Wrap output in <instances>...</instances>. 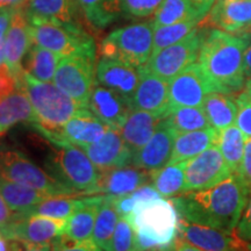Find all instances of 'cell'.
<instances>
[{"instance_id":"obj_1","label":"cell","mask_w":251,"mask_h":251,"mask_svg":"<svg viewBox=\"0 0 251 251\" xmlns=\"http://www.w3.org/2000/svg\"><path fill=\"white\" fill-rule=\"evenodd\" d=\"M251 190L238 174L215 186L185 192L171 200L179 218L233 235L243 214Z\"/></svg>"},{"instance_id":"obj_2","label":"cell","mask_w":251,"mask_h":251,"mask_svg":"<svg viewBox=\"0 0 251 251\" xmlns=\"http://www.w3.org/2000/svg\"><path fill=\"white\" fill-rule=\"evenodd\" d=\"M248 46L243 37L220 29H212L202 37L198 63L216 92L230 94L242 89Z\"/></svg>"},{"instance_id":"obj_3","label":"cell","mask_w":251,"mask_h":251,"mask_svg":"<svg viewBox=\"0 0 251 251\" xmlns=\"http://www.w3.org/2000/svg\"><path fill=\"white\" fill-rule=\"evenodd\" d=\"M18 80L19 89L26 92L35 114L33 127L48 140L57 136L70 119L90 111L55 84L37 80L25 71L19 75Z\"/></svg>"},{"instance_id":"obj_4","label":"cell","mask_w":251,"mask_h":251,"mask_svg":"<svg viewBox=\"0 0 251 251\" xmlns=\"http://www.w3.org/2000/svg\"><path fill=\"white\" fill-rule=\"evenodd\" d=\"M126 219L134 228V251H159L174 246L179 214L174 202L158 198L141 202Z\"/></svg>"},{"instance_id":"obj_5","label":"cell","mask_w":251,"mask_h":251,"mask_svg":"<svg viewBox=\"0 0 251 251\" xmlns=\"http://www.w3.org/2000/svg\"><path fill=\"white\" fill-rule=\"evenodd\" d=\"M52 143L47 158L49 174L75 192L96 194L100 171L84 150L64 141Z\"/></svg>"},{"instance_id":"obj_6","label":"cell","mask_w":251,"mask_h":251,"mask_svg":"<svg viewBox=\"0 0 251 251\" xmlns=\"http://www.w3.org/2000/svg\"><path fill=\"white\" fill-rule=\"evenodd\" d=\"M29 30L33 43L61 56H83L96 58L94 41L77 24H59L54 21L30 20Z\"/></svg>"},{"instance_id":"obj_7","label":"cell","mask_w":251,"mask_h":251,"mask_svg":"<svg viewBox=\"0 0 251 251\" xmlns=\"http://www.w3.org/2000/svg\"><path fill=\"white\" fill-rule=\"evenodd\" d=\"M153 49L152 23L134 24L112 31L100 45L101 57L117 59L141 68L147 64Z\"/></svg>"},{"instance_id":"obj_8","label":"cell","mask_w":251,"mask_h":251,"mask_svg":"<svg viewBox=\"0 0 251 251\" xmlns=\"http://www.w3.org/2000/svg\"><path fill=\"white\" fill-rule=\"evenodd\" d=\"M0 178L49 194H75L74 190L55 179L17 149L0 148Z\"/></svg>"},{"instance_id":"obj_9","label":"cell","mask_w":251,"mask_h":251,"mask_svg":"<svg viewBox=\"0 0 251 251\" xmlns=\"http://www.w3.org/2000/svg\"><path fill=\"white\" fill-rule=\"evenodd\" d=\"M202 37L196 28L179 42L152 52L149 61L143 67L163 79L170 80L188 65L196 63Z\"/></svg>"},{"instance_id":"obj_10","label":"cell","mask_w":251,"mask_h":251,"mask_svg":"<svg viewBox=\"0 0 251 251\" xmlns=\"http://www.w3.org/2000/svg\"><path fill=\"white\" fill-rule=\"evenodd\" d=\"M94 75V59L70 56L61 58L52 81L78 103L89 107L91 93L96 85Z\"/></svg>"},{"instance_id":"obj_11","label":"cell","mask_w":251,"mask_h":251,"mask_svg":"<svg viewBox=\"0 0 251 251\" xmlns=\"http://www.w3.org/2000/svg\"><path fill=\"white\" fill-rule=\"evenodd\" d=\"M231 174L219 147L214 144L186 161L184 193L215 186Z\"/></svg>"},{"instance_id":"obj_12","label":"cell","mask_w":251,"mask_h":251,"mask_svg":"<svg viewBox=\"0 0 251 251\" xmlns=\"http://www.w3.org/2000/svg\"><path fill=\"white\" fill-rule=\"evenodd\" d=\"M216 92L199 63H193L169 80L170 109L201 107L207 94Z\"/></svg>"},{"instance_id":"obj_13","label":"cell","mask_w":251,"mask_h":251,"mask_svg":"<svg viewBox=\"0 0 251 251\" xmlns=\"http://www.w3.org/2000/svg\"><path fill=\"white\" fill-rule=\"evenodd\" d=\"M67 220L39 214H17L14 221L1 231L8 240L33 244H52L64 234Z\"/></svg>"},{"instance_id":"obj_14","label":"cell","mask_w":251,"mask_h":251,"mask_svg":"<svg viewBox=\"0 0 251 251\" xmlns=\"http://www.w3.org/2000/svg\"><path fill=\"white\" fill-rule=\"evenodd\" d=\"M97 166L99 171L111 170L131 164L134 152L122 139L120 130L111 128L97 142L80 148Z\"/></svg>"},{"instance_id":"obj_15","label":"cell","mask_w":251,"mask_h":251,"mask_svg":"<svg viewBox=\"0 0 251 251\" xmlns=\"http://www.w3.org/2000/svg\"><path fill=\"white\" fill-rule=\"evenodd\" d=\"M139 72L140 80L131 98L133 109L147 111L165 118L170 112L169 80L158 77L144 67L139 68Z\"/></svg>"},{"instance_id":"obj_16","label":"cell","mask_w":251,"mask_h":251,"mask_svg":"<svg viewBox=\"0 0 251 251\" xmlns=\"http://www.w3.org/2000/svg\"><path fill=\"white\" fill-rule=\"evenodd\" d=\"M87 106L94 117L118 130L121 129L133 111L129 99L98 83L93 87Z\"/></svg>"},{"instance_id":"obj_17","label":"cell","mask_w":251,"mask_h":251,"mask_svg":"<svg viewBox=\"0 0 251 251\" xmlns=\"http://www.w3.org/2000/svg\"><path fill=\"white\" fill-rule=\"evenodd\" d=\"M175 137V131L163 119L148 143L134 153L131 164L150 174L161 170L170 161Z\"/></svg>"},{"instance_id":"obj_18","label":"cell","mask_w":251,"mask_h":251,"mask_svg":"<svg viewBox=\"0 0 251 251\" xmlns=\"http://www.w3.org/2000/svg\"><path fill=\"white\" fill-rule=\"evenodd\" d=\"M33 45L29 23L24 11L15 9L12 17L11 26L4 39L6 64L15 77L24 71L23 63Z\"/></svg>"},{"instance_id":"obj_19","label":"cell","mask_w":251,"mask_h":251,"mask_svg":"<svg viewBox=\"0 0 251 251\" xmlns=\"http://www.w3.org/2000/svg\"><path fill=\"white\" fill-rule=\"evenodd\" d=\"M140 80L139 68L117 59L101 57L96 68V81L117 91L131 101Z\"/></svg>"},{"instance_id":"obj_20","label":"cell","mask_w":251,"mask_h":251,"mask_svg":"<svg viewBox=\"0 0 251 251\" xmlns=\"http://www.w3.org/2000/svg\"><path fill=\"white\" fill-rule=\"evenodd\" d=\"M148 180H150V172L133 164L100 171L96 194L102 193L103 196L122 197L147 184Z\"/></svg>"},{"instance_id":"obj_21","label":"cell","mask_w":251,"mask_h":251,"mask_svg":"<svg viewBox=\"0 0 251 251\" xmlns=\"http://www.w3.org/2000/svg\"><path fill=\"white\" fill-rule=\"evenodd\" d=\"M205 18L209 26L237 34L251 25V0H216Z\"/></svg>"},{"instance_id":"obj_22","label":"cell","mask_w":251,"mask_h":251,"mask_svg":"<svg viewBox=\"0 0 251 251\" xmlns=\"http://www.w3.org/2000/svg\"><path fill=\"white\" fill-rule=\"evenodd\" d=\"M178 236L203 251H241L230 235L179 218Z\"/></svg>"},{"instance_id":"obj_23","label":"cell","mask_w":251,"mask_h":251,"mask_svg":"<svg viewBox=\"0 0 251 251\" xmlns=\"http://www.w3.org/2000/svg\"><path fill=\"white\" fill-rule=\"evenodd\" d=\"M109 129V126L94 117L92 112L87 111L70 119L57 136L48 141H64L81 148L99 141Z\"/></svg>"},{"instance_id":"obj_24","label":"cell","mask_w":251,"mask_h":251,"mask_svg":"<svg viewBox=\"0 0 251 251\" xmlns=\"http://www.w3.org/2000/svg\"><path fill=\"white\" fill-rule=\"evenodd\" d=\"M164 117L147 111L133 109L122 126L120 133L134 153L146 146Z\"/></svg>"},{"instance_id":"obj_25","label":"cell","mask_w":251,"mask_h":251,"mask_svg":"<svg viewBox=\"0 0 251 251\" xmlns=\"http://www.w3.org/2000/svg\"><path fill=\"white\" fill-rule=\"evenodd\" d=\"M21 122H36L30 100L24 90L19 89L0 99V137Z\"/></svg>"},{"instance_id":"obj_26","label":"cell","mask_w":251,"mask_h":251,"mask_svg":"<svg viewBox=\"0 0 251 251\" xmlns=\"http://www.w3.org/2000/svg\"><path fill=\"white\" fill-rule=\"evenodd\" d=\"M216 139L218 130L213 127L176 135L169 164H176L193 158L194 156L205 151L207 148L214 146Z\"/></svg>"},{"instance_id":"obj_27","label":"cell","mask_w":251,"mask_h":251,"mask_svg":"<svg viewBox=\"0 0 251 251\" xmlns=\"http://www.w3.org/2000/svg\"><path fill=\"white\" fill-rule=\"evenodd\" d=\"M103 199V196L89 197L86 205L75 212L67 220L64 228L65 236L74 241H87L92 238L94 224L99 206Z\"/></svg>"},{"instance_id":"obj_28","label":"cell","mask_w":251,"mask_h":251,"mask_svg":"<svg viewBox=\"0 0 251 251\" xmlns=\"http://www.w3.org/2000/svg\"><path fill=\"white\" fill-rule=\"evenodd\" d=\"M0 193L4 197L9 208L17 214H26L37 203L42 202L50 196H54L43 191L13 183L4 178H0Z\"/></svg>"},{"instance_id":"obj_29","label":"cell","mask_w":251,"mask_h":251,"mask_svg":"<svg viewBox=\"0 0 251 251\" xmlns=\"http://www.w3.org/2000/svg\"><path fill=\"white\" fill-rule=\"evenodd\" d=\"M201 107L211 127L215 128L216 130L225 129L236 121V99L234 100L227 93L212 92L207 94Z\"/></svg>"},{"instance_id":"obj_30","label":"cell","mask_w":251,"mask_h":251,"mask_svg":"<svg viewBox=\"0 0 251 251\" xmlns=\"http://www.w3.org/2000/svg\"><path fill=\"white\" fill-rule=\"evenodd\" d=\"M84 18L98 29L111 26L124 13L122 0H75Z\"/></svg>"},{"instance_id":"obj_31","label":"cell","mask_w":251,"mask_h":251,"mask_svg":"<svg viewBox=\"0 0 251 251\" xmlns=\"http://www.w3.org/2000/svg\"><path fill=\"white\" fill-rule=\"evenodd\" d=\"M25 14L28 21L42 20L68 25L76 24L72 17L70 0H27Z\"/></svg>"},{"instance_id":"obj_32","label":"cell","mask_w":251,"mask_h":251,"mask_svg":"<svg viewBox=\"0 0 251 251\" xmlns=\"http://www.w3.org/2000/svg\"><path fill=\"white\" fill-rule=\"evenodd\" d=\"M61 58L55 52L33 43L23 63L24 71L37 80L51 83Z\"/></svg>"},{"instance_id":"obj_33","label":"cell","mask_w":251,"mask_h":251,"mask_svg":"<svg viewBox=\"0 0 251 251\" xmlns=\"http://www.w3.org/2000/svg\"><path fill=\"white\" fill-rule=\"evenodd\" d=\"M120 219L117 208H115L113 198L103 196V199L99 206L96 224L92 234V240L97 246L103 251H112V240Z\"/></svg>"},{"instance_id":"obj_34","label":"cell","mask_w":251,"mask_h":251,"mask_svg":"<svg viewBox=\"0 0 251 251\" xmlns=\"http://www.w3.org/2000/svg\"><path fill=\"white\" fill-rule=\"evenodd\" d=\"M205 18L198 11L190 0H163L156 9L152 26H169L178 23L191 20H200Z\"/></svg>"},{"instance_id":"obj_35","label":"cell","mask_w":251,"mask_h":251,"mask_svg":"<svg viewBox=\"0 0 251 251\" xmlns=\"http://www.w3.org/2000/svg\"><path fill=\"white\" fill-rule=\"evenodd\" d=\"M215 144L219 147L231 172L238 174L243 161L244 146H246V135L243 134V131L236 125H231L225 129L218 130V139Z\"/></svg>"},{"instance_id":"obj_36","label":"cell","mask_w":251,"mask_h":251,"mask_svg":"<svg viewBox=\"0 0 251 251\" xmlns=\"http://www.w3.org/2000/svg\"><path fill=\"white\" fill-rule=\"evenodd\" d=\"M87 200L89 198L75 199L70 197V194H54L34 206L26 214H39L48 218L68 220L75 212L85 206Z\"/></svg>"},{"instance_id":"obj_37","label":"cell","mask_w":251,"mask_h":251,"mask_svg":"<svg viewBox=\"0 0 251 251\" xmlns=\"http://www.w3.org/2000/svg\"><path fill=\"white\" fill-rule=\"evenodd\" d=\"M185 164L186 161L168 164L150 174L151 184L163 198H175L184 193Z\"/></svg>"},{"instance_id":"obj_38","label":"cell","mask_w":251,"mask_h":251,"mask_svg":"<svg viewBox=\"0 0 251 251\" xmlns=\"http://www.w3.org/2000/svg\"><path fill=\"white\" fill-rule=\"evenodd\" d=\"M164 120L176 135L211 127L202 107L172 108L164 118Z\"/></svg>"},{"instance_id":"obj_39","label":"cell","mask_w":251,"mask_h":251,"mask_svg":"<svg viewBox=\"0 0 251 251\" xmlns=\"http://www.w3.org/2000/svg\"><path fill=\"white\" fill-rule=\"evenodd\" d=\"M200 20H191L178 23L169 26L153 27V49L152 52L159 51L166 47L175 45L185 39L191 31L196 29Z\"/></svg>"},{"instance_id":"obj_40","label":"cell","mask_w":251,"mask_h":251,"mask_svg":"<svg viewBox=\"0 0 251 251\" xmlns=\"http://www.w3.org/2000/svg\"><path fill=\"white\" fill-rule=\"evenodd\" d=\"M113 202H114L115 208L120 216L126 218L127 215H129L131 211L139 205L141 202H147L151 201V200L158 199V198H163L159 194L158 191L153 187L152 184H144L142 186L133 191L131 193L126 194L122 197H112Z\"/></svg>"},{"instance_id":"obj_41","label":"cell","mask_w":251,"mask_h":251,"mask_svg":"<svg viewBox=\"0 0 251 251\" xmlns=\"http://www.w3.org/2000/svg\"><path fill=\"white\" fill-rule=\"evenodd\" d=\"M112 251H134V228L124 216L119 219L113 235Z\"/></svg>"},{"instance_id":"obj_42","label":"cell","mask_w":251,"mask_h":251,"mask_svg":"<svg viewBox=\"0 0 251 251\" xmlns=\"http://www.w3.org/2000/svg\"><path fill=\"white\" fill-rule=\"evenodd\" d=\"M163 0H122L124 12L133 17H148L155 13Z\"/></svg>"},{"instance_id":"obj_43","label":"cell","mask_w":251,"mask_h":251,"mask_svg":"<svg viewBox=\"0 0 251 251\" xmlns=\"http://www.w3.org/2000/svg\"><path fill=\"white\" fill-rule=\"evenodd\" d=\"M237 117L235 124L246 136L251 137V99L246 92L236 98Z\"/></svg>"},{"instance_id":"obj_44","label":"cell","mask_w":251,"mask_h":251,"mask_svg":"<svg viewBox=\"0 0 251 251\" xmlns=\"http://www.w3.org/2000/svg\"><path fill=\"white\" fill-rule=\"evenodd\" d=\"M52 251H103L101 248L97 246L94 241H74L71 238L62 235L58 240L52 243Z\"/></svg>"},{"instance_id":"obj_45","label":"cell","mask_w":251,"mask_h":251,"mask_svg":"<svg viewBox=\"0 0 251 251\" xmlns=\"http://www.w3.org/2000/svg\"><path fill=\"white\" fill-rule=\"evenodd\" d=\"M19 90L18 78L12 74L7 64L0 65V99Z\"/></svg>"},{"instance_id":"obj_46","label":"cell","mask_w":251,"mask_h":251,"mask_svg":"<svg viewBox=\"0 0 251 251\" xmlns=\"http://www.w3.org/2000/svg\"><path fill=\"white\" fill-rule=\"evenodd\" d=\"M236 235L243 242H251V193L248 203L236 227Z\"/></svg>"},{"instance_id":"obj_47","label":"cell","mask_w":251,"mask_h":251,"mask_svg":"<svg viewBox=\"0 0 251 251\" xmlns=\"http://www.w3.org/2000/svg\"><path fill=\"white\" fill-rule=\"evenodd\" d=\"M238 175L244 180L251 190V137L246 136V146H244L243 161Z\"/></svg>"},{"instance_id":"obj_48","label":"cell","mask_w":251,"mask_h":251,"mask_svg":"<svg viewBox=\"0 0 251 251\" xmlns=\"http://www.w3.org/2000/svg\"><path fill=\"white\" fill-rule=\"evenodd\" d=\"M9 248L11 251H52V244H33L20 240H9Z\"/></svg>"},{"instance_id":"obj_49","label":"cell","mask_w":251,"mask_h":251,"mask_svg":"<svg viewBox=\"0 0 251 251\" xmlns=\"http://www.w3.org/2000/svg\"><path fill=\"white\" fill-rule=\"evenodd\" d=\"M15 215H17V213H14L9 208L7 202L5 201L4 197L0 193V233L14 221Z\"/></svg>"},{"instance_id":"obj_50","label":"cell","mask_w":251,"mask_h":251,"mask_svg":"<svg viewBox=\"0 0 251 251\" xmlns=\"http://www.w3.org/2000/svg\"><path fill=\"white\" fill-rule=\"evenodd\" d=\"M15 9H0V42L4 41Z\"/></svg>"},{"instance_id":"obj_51","label":"cell","mask_w":251,"mask_h":251,"mask_svg":"<svg viewBox=\"0 0 251 251\" xmlns=\"http://www.w3.org/2000/svg\"><path fill=\"white\" fill-rule=\"evenodd\" d=\"M190 1L196 6L198 11H199L203 17H206V15L209 13V11L212 9L215 0H190Z\"/></svg>"},{"instance_id":"obj_52","label":"cell","mask_w":251,"mask_h":251,"mask_svg":"<svg viewBox=\"0 0 251 251\" xmlns=\"http://www.w3.org/2000/svg\"><path fill=\"white\" fill-rule=\"evenodd\" d=\"M27 0H0V9H20Z\"/></svg>"},{"instance_id":"obj_53","label":"cell","mask_w":251,"mask_h":251,"mask_svg":"<svg viewBox=\"0 0 251 251\" xmlns=\"http://www.w3.org/2000/svg\"><path fill=\"white\" fill-rule=\"evenodd\" d=\"M176 249H177V251H203L186 242V241L179 236H177V238H176Z\"/></svg>"},{"instance_id":"obj_54","label":"cell","mask_w":251,"mask_h":251,"mask_svg":"<svg viewBox=\"0 0 251 251\" xmlns=\"http://www.w3.org/2000/svg\"><path fill=\"white\" fill-rule=\"evenodd\" d=\"M244 75L246 78H251V45L244 52Z\"/></svg>"},{"instance_id":"obj_55","label":"cell","mask_w":251,"mask_h":251,"mask_svg":"<svg viewBox=\"0 0 251 251\" xmlns=\"http://www.w3.org/2000/svg\"><path fill=\"white\" fill-rule=\"evenodd\" d=\"M235 35H238V36L243 37V39L248 42V45L250 46L251 45V25H250V26H248L246 29L241 30L240 33L235 34Z\"/></svg>"},{"instance_id":"obj_56","label":"cell","mask_w":251,"mask_h":251,"mask_svg":"<svg viewBox=\"0 0 251 251\" xmlns=\"http://www.w3.org/2000/svg\"><path fill=\"white\" fill-rule=\"evenodd\" d=\"M0 251H11L9 240H7L5 236H2V235H0Z\"/></svg>"},{"instance_id":"obj_57","label":"cell","mask_w":251,"mask_h":251,"mask_svg":"<svg viewBox=\"0 0 251 251\" xmlns=\"http://www.w3.org/2000/svg\"><path fill=\"white\" fill-rule=\"evenodd\" d=\"M6 63V58H5V46H4V41L0 42V65L5 64Z\"/></svg>"},{"instance_id":"obj_58","label":"cell","mask_w":251,"mask_h":251,"mask_svg":"<svg viewBox=\"0 0 251 251\" xmlns=\"http://www.w3.org/2000/svg\"><path fill=\"white\" fill-rule=\"evenodd\" d=\"M159 251H177V249H176V242H175V244H174V246H171V247L166 248V249L159 250Z\"/></svg>"},{"instance_id":"obj_59","label":"cell","mask_w":251,"mask_h":251,"mask_svg":"<svg viewBox=\"0 0 251 251\" xmlns=\"http://www.w3.org/2000/svg\"><path fill=\"white\" fill-rule=\"evenodd\" d=\"M244 92H246L248 96L250 97V99H251V84H248L247 89H246V91H244Z\"/></svg>"},{"instance_id":"obj_60","label":"cell","mask_w":251,"mask_h":251,"mask_svg":"<svg viewBox=\"0 0 251 251\" xmlns=\"http://www.w3.org/2000/svg\"><path fill=\"white\" fill-rule=\"evenodd\" d=\"M247 248H248V250H249V251H251V242H249V243H248V246H247Z\"/></svg>"},{"instance_id":"obj_61","label":"cell","mask_w":251,"mask_h":251,"mask_svg":"<svg viewBox=\"0 0 251 251\" xmlns=\"http://www.w3.org/2000/svg\"><path fill=\"white\" fill-rule=\"evenodd\" d=\"M248 84H251V78L249 79V81H248Z\"/></svg>"},{"instance_id":"obj_62","label":"cell","mask_w":251,"mask_h":251,"mask_svg":"<svg viewBox=\"0 0 251 251\" xmlns=\"http://www.w3.org/2000/svg\"><path fill=\"white\" fill-rule=\"evenodd\" d=\"M218 1H222V0H218Z\"/></svg>"},{"instance_id":"obj_63","label":"cell","mask_w":251,"mask_h":251,"mask_svg":"<svg viewBox=\"0 0 251 251\" xmlns=\"http://www.w3.org/2000/svg\"><path fill=\"white\" fill-rule=\"evenodd\" d=\"M0 235H1V233H0Z\"/></svg>"}]
</instances>
